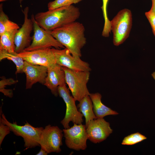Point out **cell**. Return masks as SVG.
<instances>
[{"label": "cell", "instance_id": "1", "mask_svg": "<svg viewBox=\"0 0 155 155\" xmlns=\"http://www.w3.org/2000/svg\"><path fill=\"white\" fill-rule=\"evenodd\" d=\"M50 31L72 55L81 57V50L86 42L85 28L82 23L75 21Z\"/></svg>", "mask_w": 155, "mask_h": 155}, {"label": "cell", "instance_id": "2", "mask_svg": "<svg viewBox=\"0 0 155 155\" xmlns=\"http://www.w3.org/2000/svg\"><path fill=\"white\" fill-rule=\"evenodd\" d=\"M80 15L79 9L71 5L39 12L34 17L40 27L51 31L75 21Z\"/></svg>", "mask_w": 155, "mask_h": 155}, {"label": "cell", "instance_id": "3", "mask_svg": "<svg viewBox=\"0 0 155 155\" xmlns=\"http://www.w3.org/2000/svg\"><path fill=\"white\" fill-rule=\"evenodd\" d=\"M61 67L65 72L66 83L75 101L79 102L84 97L90 96V93L87 85L89 80L90 71H75Z\"/></svg>", "mask_w": 155, "mask_h": 155}, {"label": "cell", "instance_id": "4", "mask_svg": "<svg viewBox=\"0 0 155 155\" xmlns=\"http://www.w3.org/2000/svg\"><path fill=\"white\" fill-rule=\"evenodd\" d=\"M0 115V121L7 125L15 135L23 138L25 149L40 146L39 142L43 127H34L28 122L24 125H18L16 122L12 123L8 121L3 114Z\"/></svg>", "mask_w": 155, "mask_h": 155}, {"label": "cell", "instance_id": "5", "mask_svg": "<svg viewBox=\"0 0 155 155\" xmlns=\"http://www.w3.org/2000/svg\"><path fill=\"white\" fill-rule=\"evenodd\" d=\"M114 44L118 46L128 37L132 25L131 11L124 9L120 10L111 21Z\"/></svg>", "mask_w": 155, "mask_h": 155}, {"label": "cell", "instance_id": "6", "mask_svg": "<svg viewBox=\"0 0 155 155\" xmlns=\"http://www.w3.org/2000/svg\"><path fill=\"white\" fill-rule=\"evenodd\" d=\"M31 19L33 23L34 31L32 42L24 51H31L51 47L56 49L64 48V46L52 35L50 31L45 30L39 25L34 15H32Z\"/></svg>", "mask_w": 155, "mask_h": 155}, {"label": "cell", "instance_id": "7", "mask_svg": "<svg viewBox=\"0 0 155 155\" xmlns=\"http://www.w3.org/2000/svg\"><path fill=\"white\" fill-rule=\"evenodd\" d=\"M58 92L59 96L62 98L66 106V111L64 117L61 121L64 129L70 127V122L73 123L81 124L83 122V115L78 109L75 104V100L70 93L66 84L59 86Z\"/></svg>", "mask_w": 155, "mask_h": 155}, {"label": "cell", "instance_id": "8", "mask_svg": "<svg viewBox=\"0 0 155 155\" xmlns=\"http://www.w3.org/2000/svg\"><path fill=\"white\" fill-rule=\"evenodd\" d=\"M63 131L57 126L50 125L46 126L43 129L40 137L39 144L41 148L48 154L60 152L63 136Z\"/></svg>", "mask_w": 155, "mask_h": 155}, {"label": "cell", "instance_id": "9", "mask_svg": "<svg viewBox=\"0 0 155 155\" xmlns=\"http://www.w3.org/2000/svg\"><path fill=\"white\" fill-rule=\"evenodd\" d=\"M63 131L65 144L68 148L76 151L86 148L88 138L85 125L74 123L71 127Z\"/></svg>", "mask_w": 155, "mask_h": 155}, {"label": "cell", "instance_id": "10", "mask_svg": "<svg viewBox=\"0 0 155 155\" xmlns=\"http://www.w3.org/2000/svg\"><path fill=\"white\" fill-rule=\"evenodd\" d=\"M52 49L55 54L56 63L61 67L75 71H91V69L88 63L82 61L80 57L72 55L67 49Z\"/></svg>", "mask_w": 155, "mask_h": 155}, {"label": "cell", "instance_id": "11", "mask_svg": "<svg viewBox=\"0 0 155 155\" xmlns=\"http://www.w3.org/2000/svg\"><path fill=\"white\" fill-rule=\"evenodd\" d=\"M29 8L26 7L23 11L24 19L21 27L17 31L14 37L15 52L21 53L30 45L32 37L30 36L33 29V23L31 19L28 18Z\"/></svg>", "mask_w": 155, "mask_h": 155}, {"label": "cell", "instance_id": "12", "mask_svg": "<svg viewBox=\"0 0 155 155\" xmlns=\"http://www.w3.org/2000/svg\"><path fill=\"white\" fill-rule=\"evenodd\" d=\"M86 128L88 139L95 144L105 140L113 131L110 123L103 118L91 120Z\"/></svg>", "mask_w": 155, "mask_h": 155}, {"label": "cell", "instance_id": "13", "mask_svg": "<svg viewBox=\"0 0 155 155\" xmlns=\"http://www.w3.org/2000/svg\"><path fill=\"white\" fill-rule=\"evenodd\" d=\"M18 55L25 61L47 68L56 64L54 53L50 48L31 51H24Z\"/></svg>", "mask_w": 155, "mask_h": 155}, {"label": "cell", "instance_id": "14", "mask_svg": "<svg viewBox=\"0 0 155 155\" xmlns=\"http://www.w3.org/2000/svg\"><path fill=\"white\" fill-rule=\"evenodd\" d=\"M23 71L26 77V89L31 88L33 84L37 82L43 84L45 83L47 74V67L24 61Z\"/></svg>", "mask_w": 155, "mask_h": 155}, {"label": "cell", "instance_id": "15", "mask_svg": "<svg viewBox=\"0 0 155 155\" xmlns=\"http://www.w3.org/2000/svg\"><path fill=\"white\" fill-rule=\"evenodd\" d=\"M64 84H66L65 73L61 66L56 63L48 68L44 85L51 90L53 94L57 96L58 86Z\"/></svg>", "mask_w": 155, "mask_h": 155}, {"label": "cell", "instance_id": "16", "mask_svg": "<svg viewBox=\"0 0 155 155\" xmlns=\"http://www.w3.org/2000/svg\"><path fill=\"white\" fill-rule=\"evenodd\" d=\"M90 96L92 101L94 113L97 118H102L109 115H116L118 113L107 107L101 102V95L98 92L90 93Z\"/></svg>", "mask_w": 155, "mask_h": 155}, {"label": "cell", "instance_id": "17", "mask_svg": "<svg viewBox=\"0 0 155 155\" xmlns=\"http://www.w3.org/2000/svg\"><path fill=\"white\" fill-rule=\"evenodd\" d=\"M79 102L77 107L85 118L86 127L91 120L97 119L93 111L92 102L89 96L84 97Z\"/></svg>", "mask_w": 155, "mask_h": 155}, {"label": "cell", "instance_id": "18", "mask_svg": "<svg viewBox=\"0 0 155 155\" xmlns=\"http://www.w3.org/2000/svg\"><path fill=\"white\" fill-rule=\"evenodd\" d=\"M18 30L6 32L0 35V50L9 52H15L14 37Z\"/></svg>", "mask_w": 155, "mask_h": 155}, {"label": "cell", "instance_id": "19", "mask_svg": "<svg viewBox=\"0 0 155 155\" xmlns=\"http://www.w3.org/2000/svg\"><path fill=\"white\" fill-rule=\"evenodd\" d=\"M5 59L12 61L15 64L16 67V74L24 73V61L18 53L15 52H9L6 51L0 50V61Z\"/></svg>", "mask_w": 155, "mask_h": 155}, {"label": "cell", "instance_id": "20", "mask_svg": "<svg viewBox=\"0 0 155 155\" xmlns=\"http://www.w3.org/2000/svg\"><path fill=\"white\" fill-rule=\"evenodd\" d=\"M20 28L17 24L9 20L3 9L2 4L0 5V35L4 32Z\"/></svg>", "mask_w": 155, "mask_h": 155}, {"label": "cell", "instance_id": "21", "mask_svg": "<svg viewBox=\"0 0 155 155\" xmlns=\"http://www.w3.org/2000/svg\"><path fill=\"white\" fill-rule=\"evenodd\" d=\"M102 5L101 7L104 20V24L102 32V36L104 37H108L111 30L110 21L108 17L107 6L108 0H102Z\"/></svg>", "mask_w": 155, "mask_h": 155}, {"label": "cell", "instance_id": "22", "mask_svg": "<svg viewBox=\"0 0 155 155\" xmlns=\"http://www.w3.org/2000/svg\"><path fill=\"white\" fill-rule=\"evenodd\" d=\"M147 138L145 136L137 132L126 137L121 144L124 145H133L141 142Z\"/></svg>", "mask_w": 155, "mask_h": 155}, {"label": "cell", "instance_id": "23", "mask_svg": "<svg viewBox=\"0 0 155 155\" xmlns=\"http://www.w3.org/2000/svg\"><path fill=\"white\" fill-rule=\"evenodd\" d=\"M82 0H55L49 2L48 4V10L72 5L78 3Z\"/></svg>", "mask_w": 155, "mask_h": 155}, {"label": "cell", "instance_id": "24", "mask_svg": "<svg viewBox=\"0 0 155 155\" xmlns=\"http://www.w3.org/2000/svg\"><path fill=\"white\" fill-rule=\"evenodd\" d=\"M11 131L9 127L0 121V146L5 136L10 133Z\"/></svg>", "mask_w": 155, "mask_h": 155}, {"label": "cell", "instance_id": "25", "mask_svg": "<svg viewBox=\"0 0 155 155\" xmlns=\"http://www.w3.org/2000/svg\"><path fill=\"white\" fill-rule=\"evenodd\" d=\"M145 15L151 26L152 32L155 36V12L150 10L145 13Z\"/></svg>", "mask_w": 155, "mask_h": 155}, {"label": "cell", "instance_id": "26", "mask_svg": "<svg viewBox=\"0 0 155 155\" xmlns=\"http://www.w3.org/2000/svg\"><path fill=\"white\" fill-rule=\"evenodd\" d=\"M18 82L16 80L12 78L6 79L5 78H2L0 81V86L10 85L16 84Z\"/></svg>", "mask_w": 155, "mask_h": 155}, {"label": "cell", "instance_id": "27", "mask_svg": "<svg viewBox=\"0 0 155 155\" xmlns=\"http://www.w3.org/2000/svg\"><path fill=\"white\" fill-rule=\"evenodd\" d=\"M48 153L44 150L41 148L39 152L36 154V155H47Z\"/></svg>", "mask_w": 155, "mask_h": 155}, {"label": "cell", "instance_id": "28", "mask_svg": "<svg viewBox=\"0 0 155 155\" xmlns=\"http://www.w3.org/2000/svg\"><path fill=\"white\" fill-rule=\"evenodd\" d=\"M152 1V6L150 10L155 12V0H151Z\"/></svg>", "mask_w": 155, "mask_h": 155}, {"label": "cell", "instance_id": "29", "mask_svg": "<svg viewBox=\"0 0 155 155\" xmlns=\"http://www.w3.org/2000/svg\"><path fill=\"white\" fill-rule=\"evenodd\" d=\"M152 76L155 80V71L152 73Z\"/></svg>", "mask_w": 155, "mask_h": 155}, {"label": "cell", "instance_id": "30", "mask_svg": "<svg viewBox=\"0 0 155 155\" xmlns=\"http://www.w3.org/2000/svg\"><path fill=\"white\" fill-rule=\"evenodd\" d=\"M6 0H0V2L4 1ZM23 0H19L20 3H21L23 1Z\"/></svg>", "mask_w": 155, "mask_h": 155}]
</instances>
